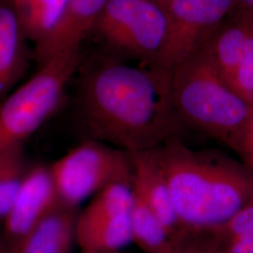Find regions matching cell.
<instances>
[{
    "label": "cell",
    "mask_w": 253,
    "mask_h": 253,
    "mask_svg": "<svg viewBox=\"0 0 253 253\" xmlns=\"http://www.w3.org/2000/svg\"><path fill=\"white\" fill-rule=\"evenodd\" d=\"M82 74L80 116L92 140L134 153L178 137L184 125L172 102L171 72L109 57Z\"/></svg>",
    "instance_id": "1"
},
{
    "label": "cell",
    "mask_w": 253,
    "mask_h": 253,
    "mask_svg": "<svg viewBox=\"0 0 253 253\" xmlns=\"http://www.w3.org/2000/svg\"><path fill=\"white\" fill-rule=\"evenodd\" d=\"M154 150L183 233L215 232L253 202V172L244 163L192 150L178 137Z\"/></svg>",
    "instance_id": "2"
},
{
    "label": "cell",
    "mask_w": 253,
    "mask_h": 253,
    "mask_svg": "<svg viewBox=\"0 0 253 253\" xmlns=\"http://www.w3.org/2000/svg\"><path fill=\"white\" fill-rule=\"evenodd\" d=\"M171 86L183 125L197 128L237 153L253 106L222 79L207 45L172 69Z\"/></svg>",
    "instance_id": "3"
},
{
    "label": "cell",
    "mask_w": 253,
    "mask_h": 253,
    "mask_svg": "<svg viewBox=\"0 0 253 253\" xmlns=\"http://www.w3.org/2000/svg\"><path fill=\"white\" fill-rule=\"evenodd\" d=\"M79 49L57 54L0 102V153L17 145L44 125L59 108L79 66Z\"/></svg>",
    "instance_id": "4"
},
{
    "label": "cell",
    "mask_w": 253,
    "mask_h": 253,
    "mask_svg": "<svg viewBox=\"0 0 253 253\" xmlns=\"http://www.w3.org/2000/svg\"><path fill=\"white\" fill-rule=\"evenodd\" d=\"M168 28L162 4L152 0H109L92 32L116 54L157 66Z\"/></svg>",
    "instance_id": "5"
},
{
    "label": "cell",
    "mask_w": 253,
    "mask_h": 253,
    "mask_svg": "<svg viewBox=\"0 0 253 253\" xmlns=\"http://www.w3.org/2000/svg\"><path fill=\"white\" fill-rule=\"evenodd\" d=\"M49 169L59 202L72 208L113 183L132 180L128 154L92 139L65 154Z\"/></svg>",
    "instance_id": "6"
},
{
    "label": "cell",
    "mask_w": 253,
    "mask_h": 253,
    "mask_svg": "<svg viewBox=\"0 0 253 253\" xmlns=\"http://www.w3.org/2000/svg\"><path fill=\"white\" fill-rule=\"evenodd\" d=\"M168 36L158 67L172 72L208 43L236 0H167Z\"/></svg>",
    "instance_id": "7"
},
{
    "label": "cell",
    "mask_w": 253,
    "mask_h": 253,
    "mask_svg": "<svg viewBox=\"0 0 253 253\" xmlns=\"http://www.w3.org/2000/svg\"><path fill=\"white\" fill-rule=\"evenodd\" d=\"M59 203L49 166L29 167L12 208L3 220L2 235L9 253L15 252L30 231Z\"/></svg>",
    "instance_id": "8"
},
{
    "label": "cell",
    "mask_w": 253,
    "mask_h": 253,
    "mask_svg": "<svg viewBox=\"0 0 253 253\" xmlns=\"http://www.w3.org/2000/svg\"><path fill=\"white\" fill-rule=\"evenodd\" d=\"M109 0H68L57 25L35 45L40 65L57 54L79 49L82 41L92 32L97 20Z\"/></svg>",
    "instance_id": "9"
},
{
    "label": "cell",
    "mask_w": 253,
    "mask_h": 253,
    "mask_svg": "<svg viewBox=\"0 0 253 253\" xmlns=\"http://www.w3.org/2000/svg\"><path fill=\"white\" fill-rule=\"evenodd\" d=\"M132 171V186L159 217L172 239L184 234L172 206L171 193L155 150L127 153Z\"/></svg>",
    "instance_id": "10"
},
{
    "label": "cell",
    "mask_w": 253,
    "mask_h": 253,
    "mask_svg": "<svg viewBox=\"0 0 253 253\" xmlns=\"http://www.w3.org/2000/svg\"><path fill=\"white\" fill-rule=\"evenodd\" d=\"M27 41L15 5L0 0V102L27 71Z\"/></svg>",
    "instance_id": "11"
},
{
    "label": "cell",
    "mask_w": 253,
    "mask_h": 253,
    "mask_svg": "<svg viewBox=\"0 0 253 253\" xmlns=\"http://www.w3.org/2000/svg\"><path fill=\"white\" fill-rule=\"evenodd\" d=\"M75 208L59 203L50 211L13 253H70L76 241Z\"/></svg>",
    "instance_id": "12"
},
{
    "label": "cell",
    "mask_w": 253,
    "mask_h": 253,
    "mask_svg": "<svg viewBox=\"0 0 253 253\" xmlns=\"http://www.w3.org/2000/svg\"><path fill=\"white\" fill-rule=\"evenodd\" d=\"M253 32V15L239 10L226 24H221L208 40V52L227 84L239 63L248 40Z\"/></svg>",
    "instance_id": "13"
},
{
    "label": "cell",
    "mask_w": 253,
    "mask_h": 253,
    "mask_svg": "<svg viewBox=\"0 0 253 253\" xmlns=\"http://www.w3.org/2000/svg\"><path fill=\"white\" fill-rule=\"evenodd\" d=\"M130 214L96 221H76V242L83 253H116L132 242Z\"/></svg>",
    "instance_id": "14"
},
{
    "label": "cell",
    "mask_w": 253,
    "mask_h": 253,
    "mask_svg": "<svg viewBox=\"0 0 253 253\" xmlns=\"http://www.w3.org/2000/svg\"><path fill=\"white\" fill-rule=\"evenodd\" d=\"M68 0H17L13 2L28 41L42 42L57 25Z\"/></svg>",
    "instance_id": "15"
},
{
    "label": "cell",
    "mask_w": 253,
    "mask_h": 253,
    "mask_svg": "<svg viewBox=\"0 0 253 253\" xmlns=\"http://www.w3.org/2000/svg\"><path fill=\"white\" fill-rule=\"evenodd\" d=\"M133 193L129 216L132 242L147 253H164L172 244L171 236L144 198L134 189Z\"/></svg>",
    "instance_id": "16"
},
{
    "label": "cell",
    "mask_w": 253,
    "mask_h": 253,
    "mask_svg": "<svg viewBox=\"0 0 253 253\" xmlns=\"http://www.w3.org/2000/svg\"><path fill=\"white\" fill-rule=\"evenodd\" d=\"M133 199L132 180L113 183L93 197L77 220L89 222L129 215Z\"/></svg>",
    "instance_id": "17"
},
{
    "label": "cell",
    "mask_w": 253,
    "mask_h": 253,
    "mask_svg": "<svg viewBox=\"0 0 253 253\" xmlns=\"http://www.w3.org/2000/svg\"><path fill=\"white\" fill-rule=\"evenodd\" d=\"M24 145L0 153V220H4L16 199L27 172Z\"/></svg>",
    "instance_id": "18"
},
{
    "label": "cell",
    "mask_w": 253,
    "mask_h": 253,
    "mask_svg": "<svg viewBox=\"0 0 253 253\" xmlns=\"http://www.w3.org/2000/svg\"><path fill=\"white\" fill-rule=\"evenodd\" d=\"M228 85L242 100L253 106V32Z\"/></svg>",
    "instance_id": "19"
},
{
    "label": "cell",
    "mask_w": 253,
    "mask_h": 253,
    "mask_svg": "<svg viewBox=\"0 0 253 253\" xmlns=\"http://www.w3.org/2000/svg\"><path fill=\"white\" fill-rule=\"evenodd\" d=\"M228 239L253 236V202L241 208L226 223L215 231Z\"/></svg>",
    "instance_id": "20"
},
{
    "label": "cell",
    "mask_w": 253,
    "mask_h": 253,
    "mask_svg": "<svg viewBox=\"0 0 253 253\" xmlns=\"http://www.w3.org/2000/svg\"><path fill=\"white\" fill-rule=\"evenodd\" d=\"M237 154L240 156L242 163L253 172V108L245 126Z\"/></svg>",
    "instance_id": "21"
},
{
    "label": "cell",
    "mask_w": 253,
    "mask_h": 253,
    "mask_svg": "<svg viewBox=\"0 0 253 253\" xmlns=\"http://www.w3.org/2000/svg\"><path fill=\"white\" fill-rule=\"evenodd\" d=\"M226 253H253V236L228 239Z\"/></svg>",
    "instance_id": "22"
},
{
    "label": "cell",
    "mask_w": 253,
    "mask_h": 253,
    "mask_svg": "<svg viewBox=\"0 0 253 253\" xmlns=\"http://www.w3.org/2000/svg\"><path fill=\"white\" fill-rule=\"evenodd\" d=\"M236 7H239V10L253 15V0H236Z\"/></svg>",
    "instance_id": "23"
},
{
    "label": "cell",
    "mask_w": 253,
    "mask_h": 253,
    "mask_svg": "<svg viewBox=\"0 0 253 253\" xmlns=\"http://www.w3.org/2000/svg\"><path fill=\"white\" fill-rule=\"evenodd\" d=\"M0 253H9L2 235H0Z\"/></svg>",
    "instance_id": "24"
},
{
    "label": "cell",
    "mask_w": 253,
    "mask_h": 253,
    "mask_svg": "<svg viewBox=\"0 0 253 253\" xmlns=\"http://www.w3.org/2000/svg\"><path fill=\"white\" fill-rule=\"evenodd\" d=\"M152 1H155V2H157V3H159V4H162V5H165V3L167 2V0H152Z\"/></svg>",
    "instance_id": "25"
},
{
    "label": "cell",
    "mask_w": 253,
    "mask_h": 253,
    "mask_svg": "<svg viewBox=\"0 0 253 253\" xmlns=\"http://www.w3.org/2000/svg\"><path fill=\"white\" fill-rule=\"evenodd\" d=\"M9 1H11V2H15V1H17V0H9Z\"/></svg>",
    "instance_id": "26"
},
{
    "label": "cell",
    "mask_w": 253,
    "mask_h": 253,
    "mask_svg": "<svg viewBox=\"0 0 253 253\" xmlns=\"http://www.w3.org/2000/svg\"><path fill=\"white\" fill-rule=\"evenodd\" d=\"M224 253H225V252H224Z\"/></svg>",
    "instance_id": "27"
}]
</instances>
